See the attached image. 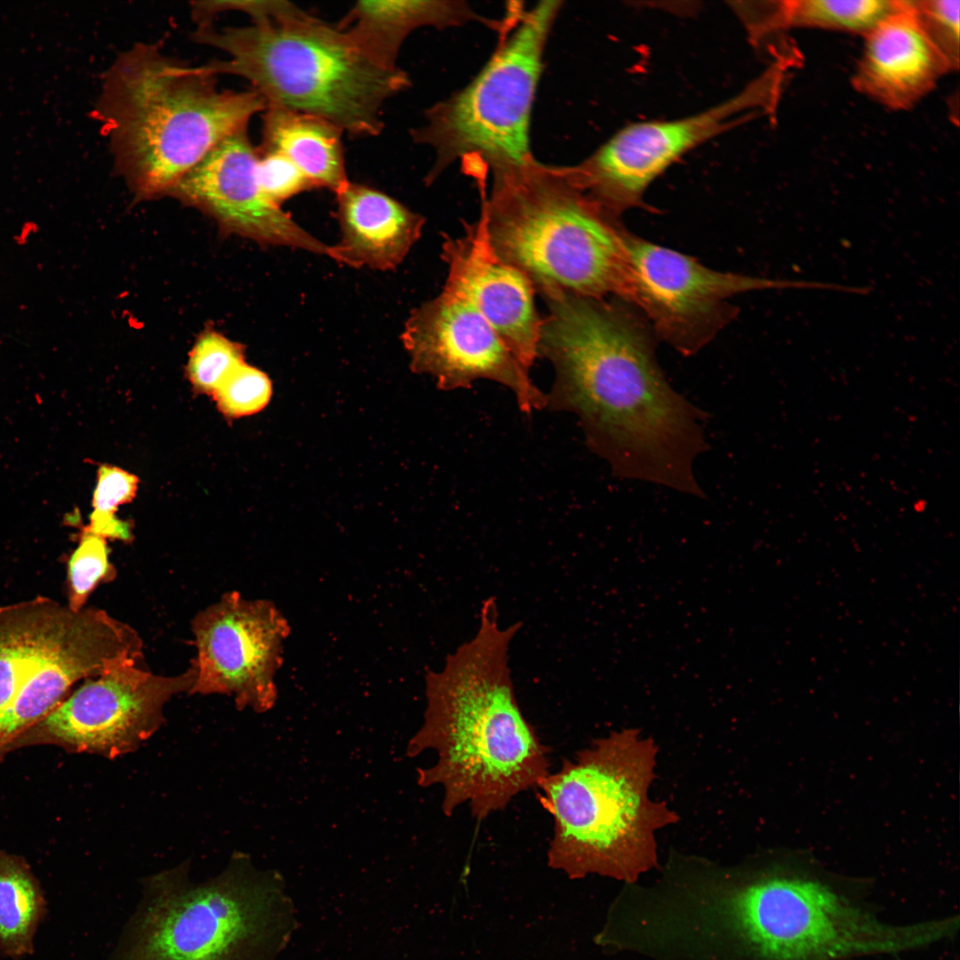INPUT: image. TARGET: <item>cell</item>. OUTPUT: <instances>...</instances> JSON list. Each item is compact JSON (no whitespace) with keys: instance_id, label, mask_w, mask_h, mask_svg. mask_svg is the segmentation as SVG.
<instances>
[{"instance_id":"cell-1","label":"cell","mask_w":960,"mask_h":960,"mask_svg":"<svg viewBox=\"0 0 960 960\" xmlns=\"http://www.w3.org/2000/svg\"><path fill=\"white\" fill-rule=\"evenodd\" d=\"M540 296L538 356L555 372L546 407L576 415L614 476L703 498L694 462L708 449L707 414L667 380L644 317L614 297Z\"/></svg>"},{"instance_id":"cell-2","label":"cell","mask_w":960,"mask_h":960,"mask_svg":"<svg viewBox=\"0 0 960 960\" xmlns=\"http://www.w3.org/2000/svg\"><path fill=\"white\" fill-rule=\"evenodd\" d=\"M520 627H502L495 599L484 600L476 635L426 676L423 723L405 754H436L434 764L417 770V782L441 787L446 816L468 806L483 820L550 772L548 748L524 716L510 676L509 645Z\"/></svg>"},{"instance_id":"cell-3","label":"cell","mask_w":960,"mask_h":960,"mask_svg":"<svg viewBox=\"0 0 960 960\" xmlns=\"http://www.w3.org/2000/svg\"><path fill=\"white\" fill-rule=\"evenodd\" d=\"M706 960H838L918 948L950 936L958 919L880 922L820 881L771 874L703 882L689 904Z\"/></svg>"},{"instance_id":"cell-4","label":"cell","mask_w":960,"mask_h":960,"mask_svg":"<svg viewBox=\"0 0 960 960\" xmlns=\"http://www.w3.org/2000/svg\"><path fill=\"white\" fill-rule=\"evenodd\" d=\"M266 109L252 89L221 90L205 65L137 43L104 73L92 110L116 171L140 198L167 194L214 146Z\"/></svg>"},{"instance_id":"cell-5","label":"cell","mask_w":960,"mask_h":960,"mask_svg":"<svg viewBox=\"0 0 960 960\" xmlns=\"http://www.w3.org/2000/svg\"><path fill=\"white\" fill-rule=\"evenodd\" d=\"M492 173L480 215L500 260L524 274L538 294L562 291L626 301L628 231L619 215L580 186L571 166L532 156Z\"/></svg>"},{"instance_id":"cell-6","label":"cell","mask_w":960,"mask_h":960,"mask_svg":"<svg viewBox=\"0 0 960 960\" xmlns=\"http://www.w3.org/2000/svg\"><path fill=\"white\" fill-rule=\"evenodd\" d=\"M197 43L228 59L205 67L246 79L275 106L323 117L355 137L379 135L381 108L411 82L400 68H382L336 25L288 4L275 19L244 27L197 25Z\"/></svg>"},{"instance_id":"cell-7","label":"cell","mask_w":960,"mask_h":960,"mask_svg":"<svg viewBox=\"0 0 960 960\" xmlns=\"http://www.w3.org/2000/svg\"><path fill=\"white\" fill-rule=\"evenodd\" d=\"M655 752L633 730L612 732L564 760L539 784L551 816L548 864L570 877L628 884L657 865L655 832L673 816L650 796Z\"/></svg>"},{"instance_id":"cell-8","label":"cell","mask_w":960,"mask_h":960,"mask_svg":"<svg viewBox=\"0 0 960 960\" xmlns=\"http://www.w3.org/2000/svg\"><path fill=\"white\" fill-rule=\"evenodd\" d=\"M188 863L150 876L118 960H275L296 929L283 876L233 854L192 883Z\"/></svg>"},{"instance_id":"cell-9","label":"cell","mask_w":960,"mask_h":960,"mask_svg":"<svg viewBox=\"0 0 960 960\" xmlns=\"http://www.w3.org/2000/svg\"><path fill=\"white\" fill-rule=\"evenodd\" d=\"M542 1L512 8V27L479 74L463 89L429 108L411 130L414 143L434 150L428 183L461 162L484 188L485 171L521 164L530 150V122L546 44L561 8Z\"/></svg>"},{"instance_id":"cell-10","label":"cell","mask_w":960,"mask_h":960,"mask_svg":"<svg viewBox=\"0 0 960 960\" xmlns=\"http://www.w3.org/2000/svg\"><path fill=\"white\" fill-rule=\"evenodd\" d=\"M143 643L107 612L44 596L0 605V755L83 679L128 660Z\"/></svg>"},{"instance_id":"cell-11","label":"cell","mask_w":960,"mask_h":960,"mask_svg":"<svg viewBox=\"0 0 960 960\" xmlns=\"http://www.w3.org/2000/svg\"><path fill=\"white\" fill-rule=\"evenodd\" d=\"M629 263L627 303L650 324L654 335L684 356L708 344L736 314L728 300L767 289H821L838 284L772 279L710 269L696 260L628 231Z\"/></svg>"},{"instance_id":"cell-12","label":"cell","mask_w":960,"mask_h":960,"mask_svg":"<svg viewBox=\"0 0 960 960\" xmlns=\"http://www.w3.org/2000/svg\"><path fill=\"white\" fill-rule=\"evenodd\" d=\"M782 81L780 74L769 68L741 92L702 112L630 124L571 166L574 178L616 215L640 207L647 188L683 156L757 111L774 108Z\"/></svg>"},{"instance_id":"cell-13","label":"cell","mask_w":960,"mask_h":960,"mask_svg":"<svg viewBox=\"0 0 960 960\" xmlns=\"http://www.w3.org/2000/svg\"><path fill=\"white\" fill-rule=\"evenodd\" d=\"M139 660L116 665L88 678L69 697L25 732L29 740L55 743L76 752L116 758L133 752L163 724L164 707L191 690V665L177 676H159Z\"/></svg>"},{"instance_id":"cell-14","label":"cell","mask_w":960,"mask_h":960,"mask_svg":"<svg viewBox=\"0 0 960 960\" xmlns=\"http://www.w3.org/2000/svg\"><path fill=\"white\" fill-rule=\"evenodd\" d=\"M413 372L434 377L443 390L487 380L509 389L522 412L546 407L547 395L485 318L463 297L443 287L414 308L401 335Z\"/></svg>"},{"instance_id":"cell-15","label":"cell","mask_w":960,"mask_h":960,"mask_svg":"<svg viewBox=\"0 0 960 960\" xmlns=\"http://www.w3.org/2000/svg\"><path fill=\"white\" fill-rule=\"evenodd\" d=\"M192 631L196 676L189 694L233 695L238 709L256 712L275 705L289 627L273 604L228 592L195 616Z\"/></svg>"},{"instance_id":"cell-16","label":"cell","mask_w":960,"mask_h":960,"mask_svg":"<svg viewBox=\"0 0 960 960\" xmlns=\"http://www.w3.org/2000/svg\"><path fill=\"white\" fill-rule=\"evenodd\" d=\"M258 149L248 128L214 146L168 191L212 215L228 232L263 244L328 254L329 245L302 228L263 194L258 180Z\"/></svg>"},{"instance_id":"cell-17","label":"cell","mask_w":960,"mask_h":960,"mask_svg":"<svg viewBox=\"0 0 960 960\" xmlns=\"http://www.w3.org/2000/svg\"><path fill=\"white\" fill-rule=\"evenodd\" d=\"M441 256L447 266L444 288L468 300L530 371L539 357L542 323L536 292L524 274L494 252L484 218L464 222L461 236L444 235Z\"/></svg>"},{"instance_id":"cell-18","label":"cell","mask_w":960,"mask_h":960,"mask_svg":"<svg viewBox=\"0 0 960 960\" xmlns=\"http://www.w3.org/2000/svg\"><path fill=\"white\" fill-rule=\"evenodd\" d=\"M863 37L852 84L889 109H910L954 71L920 21L914 0H902Z\"/></svg>"},{"instance_id":"cell-19","label":"cell","mask_w":960,"mask_h":960,"mask_svg":"<svg viewBox=\"0 0 960 960\" xmlns=\"http://www.w3.org/2000/svg\"><path fill=\"white\" fill-rule=\"evenodd\" d=\"M335 195L340 238L327 256L356 268L396 269L420 237L425 218L364 184L348 181Z\"/></svg>"},{"instance_id":"cell-20","label":"cell","mask_w":960,"mask_h":960,"mask_svg":"<svg viewBox=\"0 0 960 960\" xmlns=\"http://www.w3.org/2000/svg\"><path fill=\"white\" fill-rule=\"evenodd\" d=\"M472 20L490 23L462 1L369 0L355 3L336 27L374 63L395 69L400 48L413 30Z\"/></svg>"},{"instance_id":"cell-21","label":"cell","mask_w":960,"mask_h":960,"mask_svg":"<svg viewBox=\"0 0 960 960\" xmlns=\"http://www.w3.org/2000/svg\"><path fill=\"white\" fill-rule=\"evenodd\" d=\"M262 124L259 149L287 157L316 188L336 194L348 184L343 132L338 126L317 116L275 106L263 111Z\"/></svg>"},{"instance_id":"cell-22","label":"cell","mask_w":960,"mask_h":960,"mask_svg":"<svg viewBox=\"0 0 960 960\" xmlns=\"http://www.w3.org/2000/svg\"><path fill=\"white\" fill-rule=\"evenodd\" d=\"M47 901L41 884L20 856L0 851V958L21 960L35 952Z\"/></svg>"},{"instance_id":"cell-23","label":"cell","mask_w":960,"mask_h":960,"mask_svg":"<svg viewBox=\"0 0 960 960\" xmlns=\"http://www.w3.org/2000/svg\"><path fill=\"white\" fill-rule=\"evenodd\" d=\"M767 4L755 19L756 35L774 29L808 28L865 36L897 11L902 0H788Z\"/></svg>"},{"instance_id":"cell-24","label":"cell","mask_w":960,"mask_h":960,"mask_svg":"<svg viewBox=\"0 0 960 960\" xmlns=\"http://www.w3.org/2000/svg\"><path fill=\"white\" fill-rule=\"evenodd\" d=\"M137 488L136 476L116 467L101 466L93 492L90 523L84 528L106 540H131L129 523L118 519L115 514L120 505L134 498Z\"/></svg>"},{"instance_id":"cell-25","label":"cell","mask_w":960,"mask_h":960,"mask_svg":"<svg viewBox=\"0 0 960 960\" xmlns=\"http://www.w3.org/2000/svg\"><path fill=\"white\" fill-rule=\"evenodd\" d=\"M115 576L106 539L84 528L78 546L68 563L67 605L74 612L81 611L97 586L111 581Z\"/></svg>"},{"instance_id":"cell-26","label":"cell","mask_w":960,"mask_h":960,"mask_svg":"<svg viewBox=\"0 0 960 960\" xmlns=\"http://www.w3.org/2000/svg\"><path fill=\"white\" fill-rule=\"evenodd\" d=\"M244 362V348L240 344L215 331H206L190 352L187 373L197 391L212 396L229 373Z\"/></svg>"},{"instance_id":"cell-27","label":"cell","mask_w":960,"mask_h":960,"mask_svg":"<svg viewBox=\"0 0 960 960\" xmlns=\"http://www.w3.org/2000/svg\"><path fill=\"white\" fill-rule=\"evenodd\" d=\"M271 393L267 374L244 362L229 373L212 396L223 414L239 418L261 411L268 404Z\"/></svg>"},{"instance_id":"cell-28","label":"cell","mask_w":960,"mask_h":960,"mask_svg":"<svg viewBox=\"0 0 960 960\" xmlns=\"http://www.w3.org/2000/svg\"><path fill=\"white\" fill-rule=\"evenodd\" d=\"M917 16L924 28L951 64L959 67L960 20L959 0H914Z\"/></svg>"},{"instance_id":"cell-29","label":"cell","mask_w":960,"mask_h":960,"mask_svg":"<svg viewBox=\"0 0 960 960\" xmlns=\"http://www.w3.org/2000/svg\"><path fill=\"white\" fill-rule=\"evenodd\" d=\"M258 149L257 174L265 196L274 204L316 187L287 157L275 151Z\"/></svg>"}]
</instances>
